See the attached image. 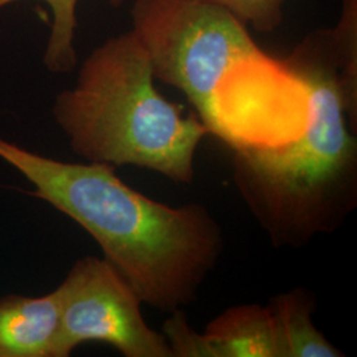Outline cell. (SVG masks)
Returning a JSON list of instances; mask_svg holds the SVG:
<instances>
[{"label":"cell","instance_id":"11","mask_svg":"<svg viewBox=\"0 0 357 357\" xmlns=\"http://www.w3.org/2000/svg\"><path fill=\"white\" fill-rule=\"evenodd\" d=\"M163 335L174 357H218L216 347L206 333L192 331L183 310L171 312L163 326Z\"/></svg>","mask_w":357,"mask_h":357},{"label":"cell","instance_id":"13","mask_svg":"<svg viewBox=\"0 0 357 357\" xmlns=\"http://www.w3.org/2000/svg\"><path fill=\"white\" fill-rule=\"evenodd\" d=\"M110 4H113V6H119L123 0H107Z\"/></svg>","mask_w":357,"mask_h":357},{"label":"cell","instance_id":"3","mask_svg":"<svg viewBox=\"0 0 357 357\" xmlns=\"http://www.w3.org/2000/svg\"><path fill=\"white\" fill-rule=\"evenodd\" d=\"M306 86L307 122L275 147L233 150L234 180L243 200L277 246L306 245L336 229L356 205V128L331 29L308 33L286 59Z\"/></svg>","mask_w":357,"mask_h":357},{"label":"cell","instance_id":"4","mask_svg":"<svg viewBox=\"0 0 357 357\" xmlns=\"http://www.w3.org/2000/svg\"><path fill=\"white\" fill-rule=\"evenodd\" d=\"M183 112L156 89L150 57L132 29L91 52L52 109L72 151L86 162L139 167L191 184L197 147L209 131Z\"/></svg>","mask_w":357,"mask_h":357},{"label":"cell","instance_id":"5","mask_svg":"<svg viewBox=\"0 0 357 357\" xmlns=\"http://www.w3.org/2000/svg\"><path fill=\"white\" fill-rule=\"evenodd\" d=\"M60 328L54 357H68L84 343H105L125 357H174L166 336L143 318L142 301L105 258H79L56 289Z\"/></svg>","mask_w":357,"mask_h":357},{"label":"cell","instance_id":"7","mask_svg":"<svg viewBox=\"0 0 357 357\" xmlns=\"http://www.w3.org/2000/svg\"><path fill=\"white\" fill-rule=\"evenodd\" d=\"M205 333L218 357H287L278 320L270 306L228 308L208 324Z\"/></svg>","mask_w":357,"mask_h":357},{"label":"cell","instance_id":"8","mask_svg":"<svg viewBox=\"0 0 357 357\" xmlns=\"http://www.w3.org/2000/svg\"><path fill=\"white\" fill-rule=\"evenodd\" d=\"M278 320L287 357H343L344 354L324 337L312 321V295L295 289L281 294L270 303Z\"/></svg>","mask_w":357,"mask_h":357},{"label":"cell","instance_id":"1","mask_svg":"<svg viewBox=\"0 0 357 357\" xmlns=\"http://www.w3.org/2000/svg\"><path fill=\"white\" fill-rule=\"evenodd\" d=\"M131 17L155 79L183 91L209 134L231 150L275 147L306 126L305 84L225 8L135 0Z\"/></svg>","mask_w":357,"mask_h":357},{"label":"cell","instance_id":"10","mask_svg":"<svg viewBox=\"0 0 357 357\" xmlns=\"http://www.w3.org/2000/svg\"><path fill=\"white\" fill-rule=\"evenodd\" d=\"M331 32L345 93L349 102L356 107L357 0H343L340 20Z\"/></svg>","mask_w":357,"mask_h":357},{"label":"cell","instance_id":"9","mask_svg":"<svg viewBox=\"0 0 357 357\" xmlns=\"http://www.w3.org/2000/svg\"><path fill=\"white\" fill-rule=\"evenodd\" d=\"M19 0H0V10ZM52 13V26L43 61L52 73H69L77 65L75 48L78 0H41Z\"/></svg>","mask_w":357,"mask_h":357},{"label":"cell","instance_id":"12","mask_svg":"<svg viewBox=\"0 0 357 357\" xmlns=\"http://www.w3.org/2000/svg\"><path fill=\"white\" fill-rule=\"evenodd\" d=\"M225 8L245 26L250 24L261 33H270L282 22L283 0H199Z\"/></svg>","mask_w":357,"mask_h":357},{"label":"cell","instance_id":"6","mask_svg":"<svg viewBox=\"0 0 357 357\" xmlns=\"http://www.w3.org/2000/svg\"><path fill=\"white\" fill-rule=\"evenodd\" d=\"M59 328L57 290L0 298V357H54Z\"/></svg>","mask_w":357,"mask_h":357},{"label":"cell","instance_id":"2","mask_svg":"<svg viewBox=\"0 0 357 357\" xmlns=\"http://www.w3.org/2000/svg\"><path fill=\"white\" fill-rule=\"evenodd\" d=\"M0 159L31 183L33 197L86 230L142 303L158 311L193 303L225 249L204 205L155 202L118 178L114 166L56 160L1 138Z\"/></svg>","mask_w":357,"mask_h":357}]
</instances>
